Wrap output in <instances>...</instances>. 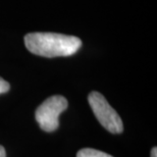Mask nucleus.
<instances>
[{"instance_id":"nucleus-1","label":"nucleus","mask_w":157,"mask_h":157,"mask_svg":"<svg viewBox=\"0 0 157 157\" xmlns=\"http://www.w3.org/2000/svg\"><path fill=\"white\" fill-rule=\"evenodd\" d=\"M25 45L33 54L52 58L75 54L81 48L82 41L63 34L30 33L25 37Z\"/></svg>"},{"instance_id":"nucleus-2","label":"nucleus","mask_w":157,"mask_h":157,"mask_svg":"<svg viewBox=\"0 0 157 157\" xmlns=\"http://www.w3.org/2000/svg\"><path fill=\"white\" fill-rule=\"evenodd\" d=\"M88 101H89V104L96 118L98 119V121L103 128L112 134L122 133L124 125H122L121 117L109 105L107 100L104 98L102 94L93 91L88 96Z\"/></svg>"},{"instance_id":"nucleus-3","label":"nucleus","mask_w":157,"mask_h":157,"mask_svg":"<svg viewBox=\"0 0 157 157\" xmlns=\"http://www.w3.org/2000/svg\"><path fill=\"white\" fill-rule=\"evenodd\" d=\"M67 100L63 96H51L47 98L36 110V121L44 132H54L58 128V117L67 108Z\"/></svg>"},{"instance_id":"nucleus-4","label":"nucleus","mask_w":157,"mask_h":157,"mask_svg":"<svg viewBox=\"0 0 157 157\" xmlns=\"http://www.w3.org/2000/svg\"><path fill=\"white\" fill-rule=\"evenodd\" d=\"M77 157H113V156L109 155L107 153H104L102 151H99V150H96V149L84 148L78 152Z\"/></svg>"},{"instance_id":"nucleus-5","label":"nucleus","mask_w":157,"mask_h":157,"mask_svg":"<svg viewBox=\"0 0 157 157\" xmlns=\"http://www.w3.org/2000/svg\"><path fill=\"white\" fill-rule=\"evenodd\" d=\"M9 88H10V86H9V84L5 80H3L2 78H0V94L8 92Z\"/></svg>"},{"instance_id":"nucleus-6","label":"nucleus","mask_w":157,"mask_h":157,"mask_svg":"<svg viewBox=\"0 0 157 157\" xmlns=\"http://www.w3.org/2000/svg\"><path fill=\"white\" fill-rule=\"evenodd\" d=\"M0 157H6L5 149L3 148V146H1V145H0Z\"/></svg>"},{"instance_id":"nucleus-7","label":"nucleus","mask_w":157,"mask_h":157,"mask_svg":"<svg viewBox=\"0 0 157 157\" xmlns=\"http://www.w3.org/2000/svg\"><path fill=\"white\" fill-rule=\"evenodd\" d=\"M151 157H157V149L156 147H153L151 150Z\"/></svg>"}]
</instances>
